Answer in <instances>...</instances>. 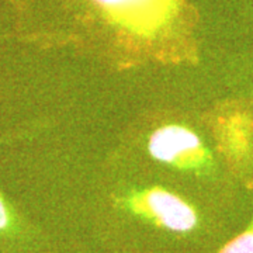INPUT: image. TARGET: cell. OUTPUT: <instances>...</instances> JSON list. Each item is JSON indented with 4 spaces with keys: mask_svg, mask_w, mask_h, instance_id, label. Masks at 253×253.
<instances>
[{
    "mask_svg": "<svg viewBox=\"0 0 253 253\" xmlns=\"http://www.w3.org/2000/svg\"><path fill=\"white\" fill-rule=\"evenodd\" d=\"M36 6L63 41L111 54L156 59L189 56L196 13L190 0H18Z\"/></svg>",
    "mask_w": 253,
    "mask_h": 253,
    "instance_id": "1",
    "label": "cell"
},
{
    "mask_svg": "<svg viewBox=\"0 0 253 253\" xmlns=\"http://www.w3.org/2000/svg\"><path fill=\"white\" fill-rule=\"evenodd\" d=\"M148 151L155 161L177 169H201L210 162L208 151L199 135L179 124H168L154 131L148 141Z\"/></svg>",
    "mask_w": 253,
    "mask_h": 253,
    "instance_id": "2",
    "label": "cell"
},
{
    "mask_svg": "<svg viewBox=\"0 0 253 253\" xmlns=\"http://www.w3.org/2000/svg\"><path fill=\"white\" fill-rule=\"evenodd\" d=\"M212 253H253V212L235 235L225 239Z\"/></svg>",
    "mask_w": 253,
    "mask_h": 253,
    "instance_id": "3",
    "label": "cell"
},
{
    "mask_svg": "<svg viewBox=\"0 0 253 253\" xmlns=\"http://www.w3.org/2000/svg\"><path fill=\"white\" fill-rule=\"evenodd\" d=\"M75 253H78V252H75Z\"/></svg>",
    "mask_w": 253,
    "mask_h": 253,
    "instance_id": "4",
    "label": "cell"
}]
</instances>
